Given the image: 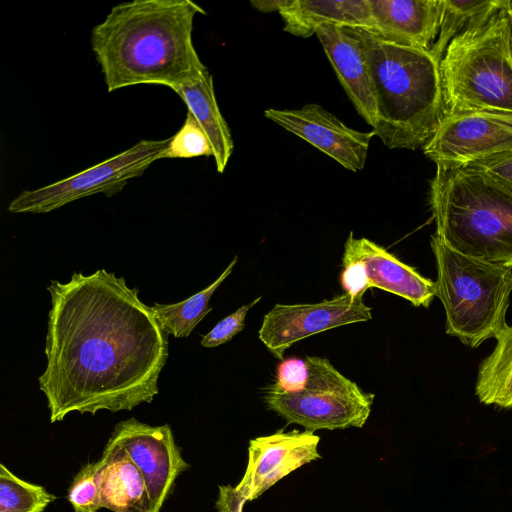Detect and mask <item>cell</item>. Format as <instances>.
Segmentation results:
<instances>
[{"instance_id": "d6986e66", "label": "cell", "mask_w": 512, "mask_h": 512, "mask_svg": "<svg viewBox=\"0 0 512 512\" xmlns=\"http://www.w3.org/2000/svg\"><path fill=\"white\" fill-rule=\"evenodd\" d=\"M205 131L213 148L218 173H223L233 153V139L219 109L213 77L205 68L198 76L173 89Z\"/></svg>"}, {"instance_id": "2e32d148", "label": "cell", "mask_w": 512, "mask_h": 512, "mask_svg": "<svg viewBox=\"0 0 512 512\" xmlns=\"http://www.w3.org/2000/svg\"><path fill=\"white\" fill-rule=\"evenodd\" d=\"M323 50L357 113L374 128L377 104L370 69L357 41L345 28L322 25L317 28Z\"/></svg>"}, {"instance_id": "8992f818", "label": "cell", "mask_w": 512, "mask_h": 512, "mask_svg": "<svg viewBox=\"0 0 512 512\" xmlns=\"http://www.w3.org/2000/svg\"><path fill=\"white\" fill-rule=\"evenodd\" d=\"M437 268L436 297L446 314V333L476 348L495 338L505 321L512 269L465 256L435 234L430 242Z\"/></svg>"}, {"instance_id": "4dcf8cb0", "label": "cell", "mask_w": 512, "mask_h": 512, "mask_svg": "<svg viewBox=\"0 0 512 512\" xmlns=\"http://www.w3.org/2000/svg\"><path fill=\"white\" fill-rule=\"evenodd\" d=\"M509 16V52L512 60V8L508 9Z\"/></svg>"}, {"instance_id": "484cf974", "label": "cell", "mask_w": 512, "mask_h": 512, "mask_svg": "<svg viewBox=\"0 0 512 512\" xmlns=\"http://www.w3.org/2000/svg\"><path fill=\"white\" fill-rule=\"evenodd\" d=\"M308 376L309 368L305 359H283L277 366L276 381L267 388L279 393H299L304 390Z\"/></svg>"}, {"instance_id": "277c9868", "label": "cell", "mask_w": 512, "mask_h": 512, "mask_svg": "<svg viewBox=\"0 0 512 512\" xmlns=\"http://www.w3.org/2000/svg\"><path fill=\"white\" fill-rule=\"evenodd\" d=\"M429 205L435 235L478 260L512 262V194L465 166L437 165Z\"/></svg>"}, {"instance_id": "ffe728a7", "label": "cell", "mask_w": 512, "mask_h": 512, "mask_svg": "<svg viewBox=\"0 0 512 512\" xmlns=\"http://www.w3.org/2000/svg\"><path fill=\"white\" fill-rule=\"evenodd\" d=\"M492 353L480 364L475 386L479 401L501 408L512 407V325L496 335Z\"/></svg>"}, {"instance_id": "7402d4cb", "label": "cell", "mask_w": 512, "mask_h": 512, "mask_svg": "<svg viewBox=\"0 0 512 512\" xmlns=\"http://www.w3.org/2000/svg\"><path fill=\"white\" fill-rule=\"evenodd\" d=\"M237 259L238 257L235 256L213 283L189 298L174 304L154 303L151 309L162 330L176 338L187 337L212 310L209 301L213 293L231 274Z\"/></svg>"}, {"instance_id": "d4e9b609", "label": "cell", "mask_w": 512, "mask_h": 512, "mask_svg": "<svg viewBox=\"0 0 512 512\" xmlns=\"http://www.w3.org/2000/svg\"><path fill=\"white\" fill-rule=\"evenodd\" d=\"M101 467L99 458L84 464L73 477L67 498L74 512H98L102 509L98 485Z\"/></svg>"}, {"instance_id": "603a6c76", "label": "cell", "mask_w": 512, "mask_h": 512, "mask_svg": "<svg viewBox=\"0 0 512 512\" xmlns=\"http://www.w3.org/2000/svg\"><path fill=\"white\" fill-rule=\"evenodd\" d=\"M57 497L0 464V512H44Z\"/></svg>"}, {"instance_id": "9c48e42d", "label": "cell", "mask_w": 512, "mask_h": 512, "mask_svg": "<svg viewBox=\"0 0 512 512\" xmlns=\"http://www.w3.org/2000/svg\"><path fill=\"white\" fill-rule=\"evenodd\" d=\"M422 150L436 166H463L512 150V115L494 112L446 114Z\"/></svg>"}, {"instance_id": "ac0fdd59", "label": "cell", "mask_w": 512, "mask_h": 512, "mask_svg": "<svg viewBox=\"0 0 512 512\" xmlns=\"http://www.w3.org/2000/svg\"><path fill=\"white\" fill-rule=\"evenodd\" d=\"M283 30L296 37L308 38L322 25L342 28L371 27L369 0H289L278 12Z\"/></svg>"}, {"instance_id": "7c38bea8", "label": "cell", "mask_w": 512, "mask_h": 512, "mask_svg": "<svg viewBox=\"0 0 512 512\" xmlns=\"http://www.w3.org/2000/svg\"><path fill=\"white\" fill-rule=\"evenodd\" d=\"M264 115L290 133L307 141L352 172L364 168L373 131L348 127L318 104L300 109H267Z\"/></svg>"}, {"instance_id": "7a4b0ae2", "label": "cell", "mask_w": 512, "mask_h": 512, "mask_svg": "<svg viewBox=\"0 0 512 512\" xmlns=\"http://www.w3.org/2000/svg\"><path fill=\"white\" fill-rule=\"evenodd\" d=\"M191 0H132L113 6L90 43L108 92L139 84L174 89L205 68L192 40Z\"/></svg>"}, {"instance_id": "8fae6325", "label": "cell", "mask_w": 512, "mask_h": 512, "mask_svg": "<svg viewBox=\"0 0 512 512\" xmlns=\"http://www.w3.org/2000/svg\"><path fill=\"white\" fill-rule=\"evenodd\" d=\"M109 440L121 446L138 467L152 512H160L177 478L189 468L170 425L151 426L130 418L115 425Z\"/></svg>"}, {"instance_id": "52a82bcc", "label": "cell", "mask_w": 512, "mask_h": 512, "mask_svg": "<svg viewBox=\"0 0 512 512\" xmlns=\"http://www.w3.org/2000/svg\"><path fill=\"white\" fill-rule=\"evenodd\" d=\"M305 360L309 376L304 390L287 394L266 388L267 408L288 424H298L313 433L363 427L370 416L374 394L363 391L326 358L307 356Z\"/></svg>"}, {"instance_id": "5b68a950", "label": "cell", "mask_w": 512, "mask_h": 512, "mask_svg": "<svg viewBox=\"0 0 512 512\" xmlns=\"http://www.w3.org/2000/svg\"><path fill=\"white\" fill-rule=\"evenodd\" d=\"M509 8L512 7L500 10L448 45L439 64L446 114L512 115Z\"/></svg>"}, {"instance_id": "9a60e30c", "label": "cell", "mask_w": 512, "mask_h": 512, "mask_svg": "<svg viewBox=\"0 0 512 512\" xmlns=\"http://www.w3.org/2000/svg\"><path fill=\"white\" fill-rule=\"evenodd\" d=\"M371 27L382 38L430 50L440 29L442 0H369Z\"/></svg>"}, {"instance_id": "f1b7e54d", "label": "cell", "mask_w": 512, "mask_h": 512, "mask_svg": "<svg viewBox=\"0 0 512 512\" xmlns=\"http://www.w3.org/2000/svg\"><path fill=\"white\" fill-rule=\"evenodd\" d=\"M246 500L231 485H220L215 507L217 512H243Z\"/></svg>"}, {"instance_id": "f546056e", "label": "cell", "mask_w": 512, "mask_h": 512, "mask_svg": "<svg viewBox=\"0 0 512 512\" xmlns=\"http://www.w3.org/2000/svg\"><path fill=\"white\" fill-rule=\"evenodd\" d=\"M251 5L260 12L270 13L277 11L289 3V0H253Z\"/></svg>"}, {"instance_id": "44dd1931", "label": "cell", "mask_w": 512, "mask_h": 512, "mask_svg": "<svg viewBox=\"0 0 512 512\" xmlns=\"http://www.w3.org/2000/svg\"><path fill=\"white\" fill-rule=\"evenodd\" d=\"M512 7L510 0H442L438 37L430 49L440 63L448 45L467 30L486 23L500 10Z\"/></svg>"}, {"instance_id": "6da1fadb", "label": "cell", "mask_w": 512, "mask_h": 512, "mask_svg": "<svg viewBox=\"0 0 512 512\" xmlns=\"http://www.w3.org/2000/svg\"><path fill=\"white\" fill-rule=\"evenodd\" d=\"M39 389L50 422L69 413L95 415L151 403L169 356L167 334L124 277L98 269L51 281Z\"/></svg>"}, {"instance_id": "5bb4252c", "label": "cell", "mask_w": 512, "mask_h": 512, "mask_svg": "<svg viewBox=\"0 0 512 512\" xmlns=\"http://www.w3.org/2000/svg\"><path fill=\"white\" fill-rule=\"evenodd\" d=\"M343 256L362 263L369 289L379 288L395 294L416 307L427 308L436 297L434 281L367 238H355L350 232Z\"/></svg>"}, {"instance_id": "30bf717a", "label": "cell", "mask_w": 512, "mask_h": 512, "mask_svg": "<svg viewBox=\"0 0 512 512\" xmlns=\"http://www.w3.org/2000/svg\"><path fill=\"white\" fill-rule=\"evenodd\" d=\"M371 318L372 309L363 297L344 293L312 304H276L264 315L258 336L275 357L283 360L284 352L298 341Z\"/></svg>"}, {"instance_id": "ba28073f", "label": "cell", "mask_w": 512, "mask_h": 512, "mask_svg": "<svg viewBox=\"0 0 512 512\" xmlns=\"http://www.w3.org/2000/svg\"><path fill=\"white\" fill-rule=\"evenodd\" d=\"M169 142L170 138L140 140L130 148L72 176L20 192L7 209L14 214H42L99 193L111 197L130 180L140 177L153 162L160 160Z\"/></svg>"}, {"instance_id": "3957f363", "label": "cell", "mask_w": 512, "mask_h": 512, "mask_svg": "<svg viewBox=\"0 0 512 512\" xmlns=\"http://www.w3.org/2000/svg\"><path fill=\"white\" fill-rule=\"evenodd\" d=\"M370 69L378 121L373 133L390 149L422 148L444 118L439 62L430 50L398 44L365 28H345Z\"/></svg>"}, {"instance_id": "4fadbf2b", "label": "cell", "mask_w": 512, "mask_h": 512, "mask_svg": "<svg viewBox=\"0 0 512 512\" xmlns=\"http://www.w3.org/2000/svg\"><path fill=\"white\" fill-rule=\"evenodd\" d=\"M319 441L313 432L297 429L251 439L247 467L235 487L237 493L246 502L257 499L288 474L321 458Z\"/></svg>"}, {"instance_id": "1f68e13d", "label": "cell", "mask_w": 512, "mask_h": 512, "mask_svg": "<svg viewBox=\"0 0 512 512\" xmlns=\"http://www.w3.org/2000/svg\"><path fill=\"white\" fill-rule=\"evenodd\" d=\"M505 265L512 269V262L507 263V264H505Z\"/></svg>"}, {"instance_id": "e0dca14e", "label": "cell", "mask_w": 512, "mask_h": 512, "mask_svg": "<svg viewBox=\"0 0 512 512\" xmlns=\"http://www.w3.org/2000/svg\"><path fill=\"white\" fill-rule=\"evenodd\" d=\"M100 460L98 485L102 508L112 512H152L144 478L128 453L108 440Z\"/></svg>"}, {"instance_id": "4316f807", "label": "cell", "mask_w": 512, "mask_h": 512, "mask_svg": "<svg viewBox=\"0 0 512 512\" xmlns=\"http://www.w3.org/2000/svg\"><path fill=\"white\" fill-rule=\"evenodd\" d=\"M487 177L512 194V150L463 165Z\"/></svg>"}, {"instance_id": "83f0119b", "label": "cell", "mask_w": 512, "mask_h": 512, "mask_svg": "<svg viewBox=\"0 0 512 512\" xmlns=\"http://www.w3.org/2000/svg\"><path fill=\"white\" fill-rule=\"evenodd\" d=\"M261 300L257 297L252 302L241 306L235 312L219 321L210 332L203 336L201 346L205 348H214L230 341L235 335L241 332L245 327L246 315L250 308Z\"/></svg>"}, {"instance_id": "cb8c5ba5", "label": "cell", "mask_w": 512, "mask_h": 512, "mask_svg": "<svg viewBox=\"0 0 512 512\" xmlns=\"http://www.w3.org/2000/svg\"><path fill=\"white\" fill-rule=\"evenodd\" d=\"M199 156L213 157V148L203 128L187 111L183 125L170 137L169 145L160 159H189Z\"/></svg>"}]
</instances>
